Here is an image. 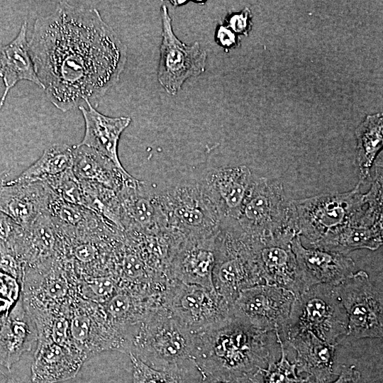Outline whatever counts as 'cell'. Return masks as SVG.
<instances>
[{
  "mask_svg": "<svg viewBox=\"0 0 383 383\" xmlns=\"http://www.w3.org/2000/svg\"><path fill=\"white\" fill-rule=\"evenodd\" d=\"M161 304L184 327L196 334L215 328L233 316L232 305L216 290L170 279Z\"/></svg>",
  "mask_w": 383,
  "mask_h": 383,
  "instance_id": "9c48e42d",
  "label": "cell"
},
{
  "mask_svg": "<svg viewBox=\"0 0 383 383\" xmlns=\"http://www.w3.org/2000/svg\"><path fill=\"white\" fill-rule=\"evenodd\" d=\"M68 317L72 342L87 360L106 350L126 351L124 339L101 304L76 296L70 304Z\"/></svg>",
  "mask_w": 383,
  "mask_h": 383,
  "instance_id": "4fadbf2b",
  "label": "cell"
},
{
  "mask_svg": "<svg viewBox=\"0 0 383 383\" xmlns=\"http://www.w3.org/2000/svg\"><path fill=\"white\" fill-rule=\"evenodd\" d=\"M255 244V238L244 232L237 220L223 221L215 240L213 284L231 305L242 290L263 284Z\"/></svg>",
  "mask_w": 383,
  "mask_h": 383,
  "instance_id": "8992f818",
  "label": "cell"
},
{
  "mask_svg": "<svg viewBox=\"0 0 383 383\" xmlns=\"http://www.w3.org/2000/svg\"><path fill=\"white\" fill-rule=\"evenodd\" d=\"M296 294L285 288L259 284L242 290L232 304L235 317L266 333L281 334Z\"/></svg>",
  "mask_w": 383,
  "mask_h": 383,
  "instance_id": "7c38bea8",
  "label": "cell"
},
{
  "mask_svg": "<svg viewBox=\"0 0 383 383\" xmlns=\"http://www.w3.org/2000/svg\"><path fill=\"white\" fill-rule=\"evenodd\" d=\"M23 229L9 216L0 211V245L11 244Z\"/></svg>",
  "mask_w": 383,
  "mask_h": 383,
  "instance_id": "e575fe53",
  "label": "cell"
},
{
  "mask_svg": "<svg viewBox=\"0 0 383 383\" xmlns=\"http://www.w3.org/2000/svg\"><path fill=\"white\" fill-rule=\"evenodd\" d=\"M80 183L83 193L82 206L94 212L109 226L124 231L116 192L94 182Z\"/></svg>",
  "mask_w": 383,
  "mask_h": 383,
  "instance_id": "f546056e",
  "label": "cell"
},
{
  "mask_svg": "<svg viewBox=\"0 0 383 383\" xmlns=\"http://www.w3.org/2000/svg\"><path fill=\"white\" fill-rule=\"evenodd\" d=\"M382 223L372 226L346 225L313 247L347 255L357 249L375 250L382 245Z\"/></svg>",
  "mask_w": 383,
  "mask_h": 383,
  "instance_id": "4316f807",
  "label": "cell"
},
{
  "mask_svg": "<svg viewBox=\"0 0 383 383\" xmlns=\"http://www.w3.org/2000/svg\"><path fill=\"white\" fill-rule=\"evenodd\" d=\"M37 340V328L21 293L10 311L0 316V365L10 370Z\"/></svg>",
  "mask_w": 383,
  "mask_h": 383,
  "instance_id": "44dd1931",
  "label": "cell"
},
{
  "mask_svg": "<svg viewBox=\"0 0 383 383\" xmlns=\"http://www.w3.org/2000/svg\"><path fill=\"white\" fill-rule=\"evenodd\" d=\"M8 175H9L8 173L0 174V188L3 187L8 182L7 181Z\"/></svg>",
  "mask_w": 383,
  "mask_h": 383,
  "instance_id": "ab89813d",
  "label": "cell"
},
{
  "mask_svg": "<svg viewBox=\"0 0 383 383\" xmlns=\"http://www.w3.org/2000/svg\"><path fill=\"white\" fill-rule=\"evenodd\" d=\"M41 182L47 185L53 194L62 200L82 206V185L80 181L73 173L72 168Z\"/></svg>",
  "mask_w": 383,
  "mask_h": 383,
  "instance_id": "d6a6232c",
  "label": "cell"
},
{
  "mask_svg": "<svg viewBox=\"0 0 383 383\" xmlns=\"http://www.w3.org/2000/svg\"><path fill=\"white\" fill-rule=\"evenodd\" d=\"M167 231L176 240L216 235L223 222L199 178L182 179L155 190Z\"/></svg>",
  "mask_w": 383,
  "mask_h": 383,
  "instance_id": "5b68a950",
  "label": "cell"
},
{
  "mask_svg": "<svg viewBox=\"0 0 383 383\" xmlns=\"http://www.w3.org/2000/svg\"><path fill=\"white\" fill-rule=\"evenodd\" d=\"M248 10L245 9L240 14L233 15L230 21L229 25L235 32L243 33L248 27Z\"/></svg>",
  "mask_w": 383,
  "mask_h": 383,
  "instance_id": "74e56055",
  "label": "cell"
},
{
  "mask_svg": "<svg viewBox=\"0 0 383 383\" xmlns=\"http://www.w3.org/2000/svg\"><path fill=\"white\" fill-rule=\"evenodd\" d=\"M279 337L284 345H289L296 353L294 362L298 374H305L310 383H329L334 374L336 345L328 343L304 329H286Z\"/></svg>",
  "mask_w": 383,
  "mask_h": 383,
  "instance_id": "d6986e66",
  "label": "cell"
},
{
  "mask_svg": "<svg viewBox=\"0 0 383 383\" xmlns=\"http://www.w3.org/2000/svg\"><path fill=\"white\" fill-rule=\"evenodd\" d=\"M0 372H2V371L0 370Z\"/></svg>",
  "mask_w": 383,
  "mask_h": 383,
  "instance_id": "b9f144b4",
  "label": "cell"
},
{
  "mask_svg": "<svg viewBox=\"0 0 383 383\" xmlns=\"http://www.w3.org/2000/svg\"><path fill=\"white\" fill-rule=\"evenodd\" d=\"M290 201L279 180L253 177L237 221L255 238L295 236Z\"/></svg>",
  "mask_w": 383,
  "mask_h": 383,
  "instance_id": "52a82bcc",
  "label": "cell"
},
{
  "mask_svg": "<svg viewBox=\"0 0 383 383\" xmlns=\"http://www.w3.org/2000/svg\"><path fill=\"white\" fill-rule=\"evenodd\" d=\"M160 16L162 41L157 79L168 94L176 95L187 79L204 72L207 54L198 42L187 45L177 38L167 7L164 4L160 8Z\"/></svg>",
  "mask_w": 383,
  "mask_h": 383,
  "instance_id": "8fae6325",
  "label": "cell"
},
{
  "mask_svg": "<svg viewBox=\"0 0 383 383\" xmlns=\"http://www.w3.org/2000/svg\"><path fill=\"white\" fill-rule=\"evenodd\" d=\"M382 116H367L356 129L357 167L361 185L371 179L370 170L382 146Z\"/></svg>",
  "mask_w": 383,
  "mask_h": 383,
  "instance_id": "83f0119b",
  "label": "cell"
},
{
  "mask_svg": "<svg viewBox=\"0 0 383 383\" xmlns=\"http://www.w3.org/2000/svg\"><path fill=\"white\" fill-rule=\"evenodd\" d=\"M87 358L76 348L38 341L30 383H58L74 377Z\"/></svg>",
  "mask_w": 383,
  "mask_h": 383,
  "instance_id": "7402d4cb",
  "label": "cell"
},
{
  "mask_svg": "<svg viewBox=\"0 0 383 383\" xmlns=\"http://www.w3.org/2000/svg\"><path fill=\"white\" fill-rule=\"evenodd\" d=\"M198 369V368H197ZM201 374L199 383H250V379L225 372H204L198 369Z\"/></svg>",
  "mask_w": 383,
  "mask_h": 383,
  "instance_id": "d590c367",
  "label": "cell"
},
{
  "mask_svg": "<svg viewBox=\"0 0 383 383\" xmlns=\"http://www.w3.org/2000/svg\"><path fill=\"white\" fill-rule=\"evenodd\" d=\"M88 108L79 106L85 123V132L80 143L94 149L110 159L120 170L122 166L118 155V145L124 130L130 125V117H110L102 114L88 101Z\"/></svg>",
  "mask_w": 383,
  "mask_h": 383,
  "instance_id": "603a6c76",
  "label": "cell"
},
{
  "mask_svg": "<svg viewBox=\"0 0 383 383\" xmlns=\"http://www.w3.org/2000/svg\"><path fill=\"white\" fill-rule=\"evenodd\" d=\"M294 238L287 235L255 238L257 263L263 284L285 288L296 295L304 289L291 246Z\"/></svg>",
  "mask_w": 383,
  "mask_h": 383,
  "instance_id": "ac0fdd59",
  "label": "cell"
},
{
  "mask_svg": "<svg viewBox=\"0 0 383 383\" xmlns=\"http://www.w3.org/2000/svg\"><path fill=\"white\" fill-rule=\"evenodd\" d=\"M361 186L358 182L347 192L291 200L296 235L304 237L313 246L325 236L348 224H369L374 208L368 192L362 194Z\"/></svg>",
  "mask_w": 383,
  "mask_h": 383,
  "instance_id": "277c9868",
  "label": "cell"
},
{
  "mask_svg": "<svg viewBox=\"0 0 383 383\" xmlns=\"http://www.w3.org/2000/svg\"><path fill=\"white\" fill-rule=\"evenodd\" d=\"M216 235L178 240L173 246L169 260L168 277L184 284L213 289Z\"/></svg>",
  "mask_w": 383,
  "mask_h": 383,
  "instance_id": "9a60e30c",
  "label": "cell"
},
{
  "mask_svg": "<svg viewBox=\"0 0 383 383\" xmlns=\"http://www.w3.org/2000/svg\"><path fill=\"white\" fill-rule=\"evenodd\" d=\"M50 190L41 181H8L0 188V211L23 228L42 214H48Z\"/></svg>",
  "mask_w": 383,
  "mask_h": 383,
  "instance_id": "ffe728a7",
  "label": "cell"
},
{
  "mask_svg": "<svg viewBox=\"0 0 383 383\" xmlns=\"http://www.w3.org/2000/svg\"><path fill=\"white\" fill-rule=\"evenodd\" d=\"M118 279L111 274L81 279L76 287L77 296L99 304H105L117 291Z\"/></svg>",
  "mask_w": 383,
  "mask_h": 383,
  "instance_id": "1f68e13d",
  "label": "cell"
},
{
  "mask_svg": "<svg viewBox=\"0 0 383 383\" xmlns=\"http://www.w3.org/2000/svg\"><path fill=\"white\" fill-rule=\"evenodd\" d=\"M6 383H21V382H19L11 378V379H9L7 380Z\"/></svg>",
  "mask_w": 383,
  "mask_h": 383,
  "instance_id": "60d3db41",
  "label": "cell"
},
{
  "mask_svg": "<svg viewBox=\"0 0 383 383\" xmlns=\"http://www.w3.org/2000/svg\"><path fill=\"white\" fill-rule=\"evenodd\" d=\"M124 231L155 235L166 230V221L155 190L145 182L131 177L116 192Z\"/></svg>",
  "mask_w": 383,
  "mask_h": 383,
  "instance_id": "5bb4252c",
  "label": "cell"
},
{
  "mask_svg": "<svg viewBox=\"0 0 383 383\" xmlns=\"http://www.w3.org/2000/svg\"><path fill=\"white\" fill-rule=\"evenodd\" d=\"M72 170L80 182L99 184L117 192L132 177L106 156L81 143L72 146Z\"/></svg>",
  "mask_w": 383,
  "mask_h": 383,
  "instance_id": "484cf974",
  "label": "cell"
},
{
  "mask_svg": "<svg viewBox=\"0 0 383 383\" xmlns=\"http://www.w3.org/2000/svg\"><path fill=\"white\" fill-rule=\"evenodd\" d=\"M304 290L318 284L337 286L353 273V260L343 254L304 247L299 235L291 241Z\"/></svg>",
  "mask_w": 383,
  "mask_h": 383,
  "instance_id": "e0dca14e",
  "label": "cell"
},
{
  "mask_svg": "<svg viewBox=\"0 0 383 383\" xmlns=\"http://www.w3.org/2000/svg\"><path fill=\"white\" fill-rule=\"evenodd\" d=\"M28 45L43 89L64 112L86 101L96 108L127 60L126 45L96 9L66 1L35 20Z\"/></svg>",
  "mask_w": 383,
  "mask_h": 383,
  "instance_id": "6da1fadb",
  "label": "cell"
},
{
  "mask_svg": "<svg viewBox=\"0 0 383 383\" xmlns=\"http://www.w3.org/2000/svg\"><path fill=\"white\" fill-rule=\"evenodd\" d=\"M268 333L233 315L222 325L195 334L197 368L250 379L272 360Z\"/></svg>",
  "mask_w": 383,
  "mask_h": 383,
  "instance_id": "7a4b0ae2",
  "label": "cell"
},
{
  "mask_svg": "<svg viewBox=\"0 0 383 383\" xmlns=\"http://www.w3.org/2000/svg\"><path fill=\"white\" fill-rule=\"evenodd\" d=\"M336 289L348 317L347 335L382 338V292L373 285L367 273L355 272Z\"/></svg>",
  "mask_w": 383,
  "mask_h": 383,
  "instance_id": "30bf717a",
  "label": "cell"
},
{
  "mask_svg": "<svg viewBox=\"0 0 383 383\" xmlns=\"http://www.w3.org/2000/svg\"><path fill=\"white\" fill-rule=\"evenodd\" d=\"M27 22L25 21L16 38L0 46V77L5 89L0 99V111L9 91L21 80H27L41 89L43 84L36 74L27 41Z\"/></svg>",
  "mask_w": 383,
  "mask_h": 383,
  "instance_id": "d4e9b609",
  "label": "cell"
},
{
  "mask_svg": "<svg viewBox=\"0 0 383 383\" xmlns=\"http://www.w3.org/2000/svg\"><path fill=\"white\" fill-rule=\"evenodd\" d=\"M196 335L162 304L152 308L133 335L128 354L157 370H184L195 365Z\"/></svg>",
  "mask_w": 383,
  "mask_h": 383,
  "instance_id": "3957f363",
  "label": "cell"
},
{
  "mask_svg": "<svg viewBox=\"0 0 383 383\" xmlns=\"http://www.w3.org/2000/svg\"><path fill=\"white\" fill-rule=\"evenodd\" d=\"M274 335L281 357L277 362L270 360L265 368L259 370L250 378V383H310L308 378L297 374L296 365L288 360L279 333L276 332Z\"/></svg>",
  "mask_w": 383,
  "mask_h": 383,
  "instance_id": "4dcf8cb0",
  "label": "cell"
},
{
  "mask_svg": "<svg viewBox=\"0 0 383 383\" xmlns=\"http://www.w3.org/2000/svg\"><path fill=\"white\" fill-rule=\"evenodd\" d=\"M133 365V383H184V370H157L129 354Z\"/></svg>",
  "mask_w": 383,
  "mask_h": 383,
  "instance_id": "836d02e7",
  "label": "cell"
},
{
  "mask_svg": "<svg viewBox=\"0 0 383 383\" xmlns=\"http://www.w3.org/2000/svg\"><path fill=\"white\" fill-rule=\"evenodd\" d=\"M72 146L55 143L48 147L39 159L13 179L18 182L43 181L72 167Z\"/></svg>",
  "mask_w": 383,
  "mask_h": 383,
  "instance_id": "f1b7e54d",
  "label": "cell"
},
{
  "mask_svg": "<svg viewBox=\"0 0 383 383\" xmlns=\"http://www.w3.org/2000/svg\"><path fill=\"white\" fill-rule=\"evenodd\" d=\"M253 177L247 166L238 165L206 170L198 178L223 221L238 219Z\"/></svg>",
  "mask_w": 383,
  "mask_h": 383,
  "instance_id": "2e32d148",
  "label": "cell"
},
{
  "mask_svg": "<svg viewBox=\"0 0 383 383\" xmlns=\"http://www.w3.org/2000/svg\"><path fill=\"white\" fill-rule=\"evenodd\" d=\"M58 240L57 231L51 217L45 213L23 228L11 248L26 269L53 257Z\"/></svg>",
  "mask_w": 383,
  "mask_h": 383,
  "instance_id": "cb8c5ba5",
  "label": "cell"
},
{
  "mask_svg": "<svg viewBox=\"0 0 383 383\" xmlns=\"http://www.w3.org/2000/svg\"><path fill=\"white\" fill-rule=\"evenodd\" d=\"M361 374L355 365H343L338 378L329 383H358Z\"/></svg>",
  "mask_w": 383,
  "mask_h": 383,
  "instance_id": "8d00e7d4",
  "label": "cell"
},
{
  "mask_svg": "<svg viewBox=\"0 0 383 383\" xmlns=\"http://www.w3.org/2000/svg\"><path fill=\"white\" fill-rule=\"evenodd\" d=\"M286 329L306 330L337 345L347 335L348 317L336 286L318 284L296 294Z\"/></svg>",
  "mask_w": 383,
  "mask_h": 383,
  "instance_id": "ba28073f",
  "label": "cell"
},
{
  "mask_svg": "<svg viewBox=\"0 0 383 383\" xmlns=\"http://www.w3.org/2000/svg\"><path fill=\"white\" fill-rule=\"evenodd\" d=\"M217 38L223 46H230L235 43L234 34L228 28L221 26L217 32Z\"/></svg>",
  "mask_w": 383,
  "mask_h": 383,
  "instance_id": "f35d334b",
  "label": "cell"
}]
</instances>
